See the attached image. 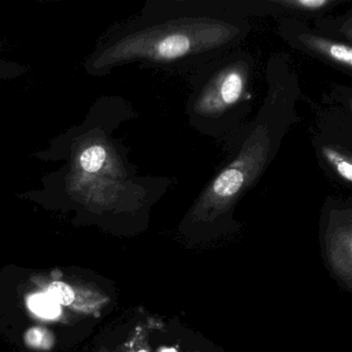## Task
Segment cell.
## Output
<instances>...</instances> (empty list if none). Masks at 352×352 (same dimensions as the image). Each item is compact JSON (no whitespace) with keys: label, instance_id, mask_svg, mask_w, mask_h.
I'll return each instance as SVG.
<instances>
[{"label":"cell","instance_id":"1","mask_svg":"<svg viewBox=\"0 0 352 352\" xmlns=\"http://www.w3.org/2000/svg\"><path fill=\"white\" fill-rule=\"evenodd\" d=\"M267 92L252 121L230 137L232 155L195 203V213L222 212L254 187L279 152L296 120L298 96L296 74L285 57L274 56L267 65Z\"/></svg>","mask_w":352,"mask_h":352},{"label":"cell","instance_id":"2","mask_svg":"<svg viewBox=\"0 0 352 352\" xmlns=\"http://www.w3.org/2000/svg\"><path fill=\"white\" fill-rule=\"evenodd\" d=\"M256 67L251 53L234 49L197 69L186 107L189 125L213 138L242 129L254 102Z\"/></svg>","mask_w":352,"mask_h":352},{"label":"cell","instance_id":"3","mask_svg":"<svg viewBox=\"0 0 352 352\" xmlns=\"http://www.w3.org/2000/svg\"><path fill=\"white\" fill-rule=\"evenodd\" d=\"M278 34L292 48L351 76V44L331 38L296 18H281Z\"/></svg>","mask_w":352,"mask_h":352},{"label":"cell","instance_id":"4","mask_svg":"<svg viewBox=\"0 0 352 352\" xmlns=\"http://www.w3.org/2000/svg\"><path fill=\"white\" fill-rule=\"evenodd\" d=\"M319 164L325 168L327 174L335 180L351 186L352 154L351 147L338 141H329L319 135L314 142Z\"/></svg>","mask_w":352,"mask_h":352},{"label":"cell","instance_id":"5","mask_svg":"<svg viewBox=\"0 0 352 352\" xmlns=\"http://www.w3.org/2000/svg\"><path fill=\"white\" fill-rule=\"evenodd\" d=\"M269 16L282 18H320L343 0H267Z\"/></svg>","mask_w":352,"mask_h":352},{"label":"cell","instance_id":"6","mask_svg":"<svg viewBox=\"0 0 352 352\" xmlns=\"http://www.w3.org/2000/svg\"><path fill=\"white\" fill-rule=\"evenodd\" d=\"M32 312L44 318L53 319L61 313L60 305L57 304L48 294H34L28 300Z\"/></svg>","mask_w":352,"mask_h":352},{"label":"cell","instance_id":"7","mask_svg":"<svg viewBox=\"0 0 352 352\" xmlns=\"http://www.w3.org/2000/svg\"><path fill=\"white\" fill-rule=\"evenodd\" d=\"M107 160V152L102 146L88 148L82 153L80 162L87 173H96L102 168Z\"/></svg>","mask_w":352,"mask_h":352},{"label":"cell","instance_id":"8","mask_svg":"<svg viewBox=\"0 0 352 352\" xmlns=\"http://www.w3.org/2000/svg\"><path fill=\"white\" fill-rule=\"evenodd\" d=\"M47 294L59 305H71L75 300V294L67 284L63 282H54L51 284Z\"/></svg>","mask_w":352,"mask_h":352},{"label":"cell","instance_id":"9","mask_svg":"<svg viewBox=\"0 0 352 352\" xmlns=\"http://www.w3.org/2000/svg\"><path fill=\"white\" fill-rule=\"evenodd\" d=\"M26 341L32 347L49 348L52 346V338L48 331L38 327L30 329L26 333Z\"/></svg>","mask_w":352,"mask_h":352},{"label":"cell","instance_id":"10","mask_svg":"<svg viewBox=\"0 0 352 352\" xmlns=\"http://www.w3.org/2000/svg\"><path fill=\"white\" fill-rule=\"evenodd\" d=\"M162 352H177L176 350H174V349H166V350H164V351Z\"/></svg>","mask_w":352,"mask_h":352},{"label":"cell","instance_id":"11","mask_svg":"<svg viewBox=\"0 0 352 352\" xmlns=\"http://www.w3.org/2000/svg\"><path fill=\"white\" fill-rule=\"evenodd\" d=\"M140 352H147V351H145V350H142V351H140Z\"/></svg>","mask_w":352,"mask_h":352}]
</instances>
